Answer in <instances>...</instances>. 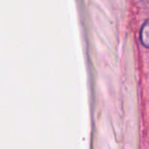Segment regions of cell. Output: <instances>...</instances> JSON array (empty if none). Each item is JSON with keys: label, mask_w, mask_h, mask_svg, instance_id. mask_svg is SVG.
I'll return each instance as SVG.
<instances>
[{"label": "cell", "mask_w": 149, "mask_h": 149, "mask_svg": "<svg viewBox=\"0 0 149 149\" xmlns=\"http://www.w3.org/2000/svg\"><path fill=\"white\" fill-rule=\"evenodd\" d=\"M140 38L141 44L145 47L149 48V18L144 22V24L141 26Z\"/></svg>", "instance_id": "obj_1"}]
</instances>
